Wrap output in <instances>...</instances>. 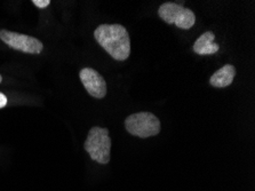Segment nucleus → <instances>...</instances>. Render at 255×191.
Masks as SVG:
<instances>
[{
    "label": "nucleus",
    "mask_w": 255,
    "mask_h": 191,
    "mask_svg": "<svg viewBox=\"0 0 255 191\" xmlns=\"http://www.w3.org/2000/svg\"><path fill=\"white\" fill-rule=\"evenodd\" d=\"M96 41L117 61H125L130 54V40L125 26L102 24L94 31Z\"/></svg>",
    "instance_id": "f257e3e1"
},
{
    "label": "nucleus",
    "mask_w": 255,
    "mask_h": 191,
    "mask_svg": "<svg viewBox=\"0 0 255 191\" xmlns=\"http://www.w3.org/2000/svg\"><path fill=\"white\" fill-rule=\"evenodd\" d=\"M85 150L87 151L93 161L102 164V165L109 163L111 151L109 131L102 127L91 128L86 141H85Z\"/></svg>",
    "instance_id": "f03ea898"
},
{
    "label": "nucleus",
    "mask_w": 255,
    "mask_h": 191,
    "mask_svg": "<svg viewBox=\"0 0 255 191\" xmlns=\"http://www.w3.org/2000/svg\"><path fill=\"white\" fill-rule=\"evenodd\" d=\"M125 127L129 134L146 139L159 134L160 122L151 112H137L127 117Z\"/></svg>",
    "instance_id": "7ed1b4c3"
},
{
    "label": "nucleus",
    "mask_w": 255,
    "mask_h": 191,
    "mask_svg": "<svg viewBox=\"0 0 255 191\" xmlns=\"http://www.w3.org/2000/svg\"><path fill=\"white\" fill-rule=\"evenodd\" d=\"M158 15L167 24H175L177 28L188 30L194 26L196 15L189 8L179 5V3L166 2L158 9Z\"/></svg>",
    "instance_id": "20e7f679"
},
{
    "label": "nucleus",
    "mask_w": 255,
    "mask_h": 191,
    "mask_svg": "<svg viewBox=\"0 0 255 191\" xmlns=\"http://www.w3.org/2000/svg\"><path fill=\"white\" fill-rule=\"evenodd\" d=\"M0 39L8 45L10 48L20 50L28 54H40L44 49V45L37 38L30 37L28 34L13 32L8 30H0Z\"/></svg>",
    "instance_id": "39448f33"
},
{
    "label": "nucleus",
    "mask_w": 255,
    "mask_h": 191,
    "mask_svg": "<svg viewBox=\"0 0 255 191\" xmlns=\"http://www.w3.org/2000/svg\"><path fill=\"white\" fill-rule=\"evenodd\" d=\"M80 80L88 94L96 99H103L107 95V84L104 78L94 69L84 68L79 73Z\"/></svg>",
    "instance_id": "423d86ee"
},
{
    "label": "nucleus",
    "mask_w": 255,
    "mask_h": 191,
    "mask_svg": "<svg viewBox=\"0 0 255 191\" xmlns=\"http://www.w3.org/2000/svg\"><path fill=\"white\" fill-rule=\"evenodd\" d=\"M214 39L215 34L211 31L203 33L195 42L194 52L199 55H210L216 53L220 49V46L214 42Z\"/></svg>",
    "instance_id": "0eeeda50"
},
{
    "label": "nucleus",
    "mask_w": 255,
    "mask_h": 191,
    "mask_svg": "<svg viewBox=\"0 0 255 191\" xmlns=\"http://www.w3.org/2000/svg\"><path fill=\"white\" fill-rule=\"evenodd\" d=\"M235 75H236V69L234 65L227 64L212 75L210 79V84L212 86L218 87V88L230 86L234 81Z\"/></svg>",
    "instance_id": "6e6552de"
},
{
    "label": "nucleus",
    "mask_w": 255,
    "mask_h": 191,
    "mask_svg": "<svg viewBox=\"0 0 255 191\" xmlns=\"http://www.w3.org/2000/svg\"><path fill=\"white\" fill-rule=\"evenodd\" d=\"M32 3H34L38 8H46L49 6L51 1L49 0H32Z\"/></svg>",
    "instance_id": "1a4fd4ad"
},
{
    "label": "nucleus",
    "mask_w": 255,
    "mask_h": 191,
    "mask_svg": "<svg viewBox=\"0 0 255 191\" xmlns=\"http://www.w3.org/2000/svg\"><path fill=\"white\" fill-rule=\"evenodd\" d=\"M7 104V97L2 94V93H0V109L6 107Z\"/></svg>",
    "instance_id": "9d476101"
},
{
    "label": "nucleus",
    "mask_w": 255,
    "mask_h": 191,
    "mask_svg": "<svg viewBox=\"0 0 255 191\" xmlns=\"http://www.w3.org/2000/svg\"><path fill=\"white\" fill-rule=\"evenodd\" d=\"M1 81H2V77L0 76V83H1Z\"/></svg>",
    "instance_id": "9b49d317"
}]
</instances>
